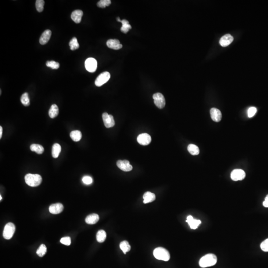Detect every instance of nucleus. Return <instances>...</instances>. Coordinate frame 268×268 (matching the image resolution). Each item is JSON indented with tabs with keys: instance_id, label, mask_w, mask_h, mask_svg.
Wrapping results in <instances>:
<instances>
[{
	"instance_id": "nucleus-1",
	"label": "nucleus",
	"mask_w": 268,
	"mask_h": 268,
	"mask_svg": "<svg viewBox=\"0 0 268 268\" xmlns=\"http://www.w3.org/2000/svg\"><path fill=\"white\" fill-rule=\"evenodd\" d=\"M217 262V257L213 254H208L202 257L199 261V265L202 268H207L215 265Z\"/></svg>"
},
{
	"instance_id": "nucleus-2",
	"label": "nucleus",
	"mask_w": 268,
	"mask_h": 268,
	"mask_svg": "<svg viewBox=\"0 0 268 268\" xmlns=\"http://www.w3.org/2000/svg\"><path fill=\"white\" fill-rule=\"evenodd\" d=\"M25 181L28 186L37 187L41 184L42 178L39 174H29L25 176Z\"/></svg>"
},
{
	"instance_id": "nucleus-3",
	"label": "nucleus",
	"mask_w": 268,
	"mask_h": 268,
	"mask_svg": "<svg viewBox=\"0 0 268 268\" xmlns=\"http://www.w3.org/2000/svg\"><path fill=\"white\" fill-rule=\"evenodd\" d=\"M154 256L158 260L168 261L170 258V254L167 250L163 247H158L155 248L154 252Z\"/></svg>"
},
{
	"instance_id": "nucleus-4",
	"label": "nucleus",
	"mask_w": 268,
	"mask_h": 268,
	"mask_svg": "<svg viewBox=\"0 0 268 268\" xmlns=\"http://www.w3.org/2000/svg\"><path fill=\"white\" fill-rule=\"evenodd\" d=\"M16 230V227L13 223H9L5 226L3 231V237L5 239H10L12 238Z\"/></svg>"
},
{
	"instance_id": "nucleus-5",
	"label": "nucleus",
	"mask_w": 268,
	"mask_h": 268,
	"mask_svg": "<svg viewBox=\"0 0 268 268\" xmlns=\"http://www.w3.org/2000/svg\"><path fill=\"white\" fill-rule=\"evenodd\" d=\"M110 74L109 72H104L100 74L97 77L95 81V84L97 86H101L109 81Z\"/></svg>"
},
{
	"instance_id": "nucleus-6",
	"label": "nucleus",
	"mask_w": 268,
	"mask_h": 268,
	"mask_svg": "<svg viewBox=\"0 0 268 268\" xmlns=\"http://www.w3.org/2000/svg\"><path fill=\"white\" fill-rule=\"evenodd\" d=\"M154 103L157 107L162 109L165 105V100L163 94L161 93H156L153 95Z\"/></svg>"
},
{
	"instance_id": "nucleus-7",
	"label": "nucleus",
	"mask_w": 268,
	"mask_h": 268,
	"mask_svg": "<svg viewBox=\"0 0 268 268\" xmlns=\"http://www.w3.org/2000/svg\"><path fill=\"white\" fill-rule=\"evenodd\" d=\"M85 67L88 72L90 73L96 72L97 67V61L93 58H89L85 60Z\"/></svg>"
},
{
	"instance_id": "nucleus-8",
	"label": "nucleus",
	"mask_w": 268,
	"mask_h": 268,
	"mask_svg": "<svg viewBox=\"0 0 268 268\" xmlns=\"http://www.w3.org/2000/svg\"><path fill=\"white\" fill-rule=\"evenodd\" d=\"M245 176V172L243 170L239 169H236L233 170L231 172V175H230L231 179L232 180L235 181L242 180L244 179Z\"/></svg>"
},
{
	"instance_id": "nucleus-9",
	"label": "nucleus",
	"mask_w": 268,
	"mask_h": 268,
	"mask_svg": "<svg viewBox=\"0 0 268 268\" xmlns=\"http://www.w3.org/2000/svg\"><path fill=\"white\" fill-rule=\"evenodd\" d=\"M102 119L104 124L106 128L113 127L115 125L114 117L112 115H109L107 113H104L102 114Z\"/></svg>"
},
{
	"instance_id": "nucleus-10",
	"label": "nucleus",
	"mask_w": 268,
	"mask_h": 268,
	"mask_svg": "<svg viewBox=\"0 0 268 268\" xmlns=\"http://www.w3.org/2000/svg\"><path fill=\"white\" fill-rule=\"evenodd\" d=\"M151 138L150 136L147 133L141 134L138 136L137 141L140 145L147 146L151 142Z\"/></svg>"
},
{
	"instance_id": "nucleus-11",
	"label": "nucleus",
	"mask_w": 268,
	"mask_h": 268,
	"mask_svg": "<svg viewBox=\"0 0 268 268\" xmlns=\"http://www.w3.org/2000/svg\"><path fill=\"white\" fill-rule=\"evenodd\" d=\"M117 166L121 170L125 172L131 171L133 169V167L130 165V162L127 160H119L117 161Z\"/></svg>"
},
{
	"instance_id": "nucleus-12",
	"label": "nucleus",
	"mask_w": 268,
	"mask_h": 268,
	"mask_svg": "<svg viewBox=\"0 0 268 268\" xmlns=\"http://www.w3.org/2000/svg\"><path fill=\"white\" fill-rule=\"evenodd\" d=\"M210 114L212 119L215 122H219L222 119V114L219 109L212 108L210 110Z\"/></svg>"
},
{
	"instance_id": "nucleus-13",
	"label": "nucleus",
	"mask_w": 268,
	"mask_h": 268,
	"mask_svg": "<svg viewBox=\"0 0 268 268\" xmlns=\"http://www.w3.org/2000/svg\"><path fill=\"white\" fill-rule=\"evenodd\" d=\"M64 209V207L62 204L56 203L52 204L49 207V212L52 214H59L61 213Z\"/></svg>"
},
{
	"instance_id": "nucleus-14",
	"label": "nucleus",
	"mask_w": 268,
	"mask_h": 268,
	"mask_svg": "<svg viewBox=\"0 0 268 268\" xmlns=\"http://www.w3.org/2000/svg\"><path fill=\"white\" fill-rule=\"evenodd\" d=\"M106 44L108 47L114 50H119L123 47L118 39H109L107 41Z\"/></svg>"
},
{
	"instance_id": "nucleus-15",
	"label": "nucleus",
	"mask_w": 268,
	"mask_h": 268,
	"mask_svg": "<svg viewBox=\"0 0 268 268\" xmlns=\"http://www.w3.org/2000/svg\"><path fill=\"white\" fill-rule=\"evenodd\" d=\"M186 222L188 223L190 228L193 230H196L198 228V226L201 223V221L199 219H194L192 216L189 215L187 216Z\"/></svg>"
},
{
	"instance_id": "nucleus-16",
	"label": "nucleus",
	"mask_w": 268,
	"mask_h": 268,
	"mask_svg": "<svg viewBox=\"0 0 268 268\" xmlns=\"http://www.w3.org/2000/svg\"><path fill=\"white\" fill-rule=\"evenodd\" d=\"M234 40V37L230 34L224 35L221 38L219 41V44L223 47H226L231 44Z\"/></svg>"
},
{
	"instance_id": "nucleus-17",
	"label": "nucleus",
	"mask_w": 268,
	"mask_h": 268,
	"mask_svg": "<svg viewBox=\"0 0 268 268\" xmlns=\"http://www.w3.org/2000/svg\"><path fill=\"white\" fill-rule=\"evenodd\" d=\"M51 31L49 29H47L46 31H44L43 33L42 34L41 36H40V39H39V42L41 45H45L48 42L49 40L50 39L51 36Z\"/></svg>"
},
{
	"instance_id": "nucleus-18",
	"label": "nucleus",
	"mask_w": 268,
	"mask_h": 268,
	"mask_svg": "<svg viewBox=\"0 0 268 268\" xmlns=\"http://www.w3.org/2000/svg\"><path fill=\"white\" fill-rule=\"evenodd\" d=\"M83 16V12L80 9H77L73 11L71 14V19L76 24L81 23Z\"/></svg>"
},
{
	"instance_id": "nucleus-19",
	"label": "nucleus",
	"mask_w": 268,
	"mask_h": 268,
	"mask_svg": "<svg viewBox=\"0 0 268 268\" xmlns=\"http://www.w3.org/2000/svg\"><path fill=\"white\" fill-rule=\"evenodd\" d=\"M100 219V216L96 214H90L85 219V222L89 224H94L97 223Z\"/></svg>"
},
{
	"instance_id": "nucleus-20",
	"label": "nucleus",
	"mask_w": 268,
	"mask_h": 268,
	"mask_svg": "<svg viewBox=\"0 0 268 268\" xmlns=\"http://www.w3.org/2000/svg\"><path fill=\"white\" fill-rule=\"evenodd\" d=\"M143 203H149L155 200V195L150 192H147L143 195Z\"/></svg>"
},
{
	"instance_id": "nucleus-21",
	"label": "nucleus",
	"mask_w": 268,
	"mask_h": 268,
	"mask_svg": "<svg viewBox=\"0 0 268 268\" xmlns=\"http://www.w3.org/2000/svg\"><path fill=\"white\" fill-rule=\"evenodd\" d=\"M70 137L74 142H78L81 139L82 134L81 132L80 131L74 130L73 131L71 132V133H70Z\"/></svg>"
},
{
	"instance_id": "nucleus-22",
	"label": "nucleus",
	"mask_w": 268,
	"mask_h": 268,
	"mask_svg": "<svg viewBox=\"0 0 268 268\" xmlns=\"http://www.w3.org/2000/svg\"><path fill=\"white\" fill-rule=\"evenodd\" d=\"M58 107L56 104H53L49 110V116L51 118H54L58 115Z\"/></svg>"
},
{
	"instance_id": "nucleus-23",
	"label": "nucleus",
	"mask_w": 268,
	"mask_h": 268,
	"mask_svg": "<svg viewBox=\"0 0 268 268\" xmlns=\"http://www.w3.org/2000/svg\"><path fill=\"white\" fill-rule=\"evenodd\" d=\"M61 151V147L58 143H55L52 147V155L54 158H57Z\"/></svg>"
},
{
	"instance_id": "nucleus-24",
	"label": "nucleus",
	"mask_w": 268,
	"mask_h": 268,
	"mask_svg": "<svg viewBox=\"0 0 268 268\" xmlns=\"http://www.w3.org/2000/svg\"><path fill=\"white\" fill-rule=\"evenodd\" d=\"M122 27H121V31L124 33H127L129 31L130 29H131V25L129 24V21L126 20H121Z\"/></svg>"
},
{
	"instance_id": "nucleus-25",
	"label": "nucleus",
	"mask_w": 268,
	"mask_h": 268,
	"mask_svg": "<svg viewBox=\"0 0 268 268\" xmlns=\"http://www.w3.org/2000/svg\"><path fill=\"white\" fill-rule=\"evenodd\" d=\"M106 238V233L103 230H100L96 234V240L100 243H102Z\"/></svg>"
},
{
	"instance_id": "nucleus-26",
	"label": "nucleus",
	"mask_w": 268,
	"mask_h": 268,
	"mask_svg": "<svg viewBox=\"0 0 268 268\" xmlns=\"http://www.w3.org/2000/svg\"><path fill=\"white\" fill-rule=\"evenodd\" d=\"M31 151H35L38 154H42L44 152V148L42 146L38 144H32L31 145Z\"/></svg>"
},
{
	"instance_id": "nucleus-27",
	"label": "nucleus",
	"mask_w": 268,
	"mask_h": 268,
	"mask_svg": "<svg viewBox=\"0 0 268 268\" xmlns=\"http://www.w3.org/2000/svg\"><path fill=\"white\" fill-rule=\"evenodd\" d=\"M188 150L192 155H196L200 153L199 147L193 144H190L188 146Z\"/></svg>"
},
{
	"instance_id": "nucleus-28",
	"label": "nucleus",
	"mask_w": 268,
	"mask_h": 268,
	"mask_svg": "<svg viewBox=\"0 0 268 268\" xmlns=\"http://www.w3.org/2000/svg\"><path fill=\"white\" fill-rule=\"evenodd\" d=\"M120 248L122 250V251L124 253L126 254V253L129 252L131 250V246L128 243L127 241H123L121 242L120 244Z\"/></svg>"
},
{
	"instance_id": "nucleus-29",
	"label": "nucleus",
	"mask_w": 268,
	"mask_h": 268,
	"mask_svg": "<svg viewBox=\"0 0 268 268\" xmlns=\"http://www.w3.org/2000/svg\"><path fill=\"white\" fill-rule=\"evenodd\" d=\"M69 46L70 47L71 50H75L76 49H78L79 48L80 45L78 42L77 38L73 37L71 40L69 42Z\"/></svg>"
},
{
	"instance_id": "nucleus-30",
	"label": "nucleus",
	"mask_w": 268,
	"mask_h": 268,
	"mask_svg": "<svg viewBox=\"0 0 268 268\" xmlns=\"http://www.w3.org/2000/svg\"><path fill=\"white\" fill-rule=\"evenodd\" d=\"M21 103L25 106H28L30 105V100H29L28 94L27 92L24 93L21 96L20 98Z\"/></svg>"
},
{
	"instance_id": "nucleus-31",
	"label": "nucleus",
	"mask_w": 268,
	"mask_h": 268,
	"mask_svg": "<svg viewBox=\"0 0 268 268\" xmlns=\"http://www.w3.org/2000/svg\"><path fill=\"white\" fill-rule=\"evenodd\" d=\"M47 252V247L45 245L42 244L39 246L38 249H37L36 251V254L38 255L39 257H43L45 255V254Z\"/></svg>"
},
{
	"instance_id": "nucleus-32",
	"label": "nucleus",
	"mask_w": 268,
	"mask_h": 268,
	"mask_svg": "<svg viewBox=\"0 0 268 268\" xmlns=\"http://www.w3.org/2000/svg\"><path fill=\"white\" fill-rule=\"evenodd\" d=\"M45 2L43 0H37L36 1V8L38 12H42L44 9V5Z\"/></svg>"
},
{
	"instance_id": "nucleus-33",
	"label": "nucleus",
	"mask_w": 268,
	"mask_h": 268,
	"mask_svg": "<svg viewBox=\"0 0 268 268\" xmlns=\"http://www.w3.org/2000/svg\"><path fill=\"white\" fill-rule=\"evenodd\" d=\"M111 4L110 0H101L98 2L97 4V7L100 8H104L106 7L109 6Z\"/></svg>"
},
{
	"instance_id": "nucleus-34",
	"label": "nucleus",
	"mask_w": 268,
	"mask_h": 268,
	"mask_svg": "<svg viewBox=\"0 0 268 268\" xmlns=\"http://www.w3.org/2000/svg\"><path fill=\"white\" fill-rule=\"evenodd\" d=\"M46 65L48 67H50L52 69H58L60 67L59 63L54 61H47Z\"/></svg>"
},
{
	"instance_id": "nucleus-35",
	"label": "nucleus",
	"mask_w": 268,
	"mask_h": 268,
	"mask_svg": "<svg viewBox=\"0 0 268 268\" xmlns=\"http://www.w3.org/2000/svg\"><path fill=\"white\" fill-rule=\"evenodd\" d=\"M82 181L83 183L85 184L86 185L91 184L92 183V182H93L92 178L91 177L89 176H85L83 177Z\"/></svg>"
},
{
	"instance_id": "nucleus-36",
	"label": "nucleus",
	"mask_w": 268,
	"mask_h": 268,
	"mask_svg": "<svg viewBox=\"0 0 268 268\" xmlns=\"http://www.w3.org/2000/svg\"><path fill=\"white\" fill-rule=\"evenodd\" d=\"M60 242L65 245L69 246L71 243V240L70 237H65L61 238Z\"/></svg>"
},
{
	"instance_id": "nucleus-37",
	"label": "nucleus",
	"mask_w": 268,
	"mask_h": 268,
	"mask_svg": "<svg viewBox=\"0 0 268 268\" xmlns=\"http://www.w3.org/2000/svg\"><path fill=\"white\" fill-rule=\"evenodd\" d=\"M260 247L264 252H268V238L262 242Z\"/></svg>"
},
{
	"instance_id": "nucleus-38",
	"label": "nucleus",
	"mask_w": 268,
	"mask_h": 268,
	"mask_svg": "<svg viewBox=\"0 0 268 268\" xmlns=\"http://www.w3.org/2000/svg\"><path fill=\"white\" fill-rule=\"evenodd\" d=\"M257 112V109L255 107H251L248 110V116L249 118L253 117Z\"/></svg>"
},
{
	"instance_id": "nucleus-39",
	"label": "nucleus",
	"mask_w": 268,
	"mask_h": 268,
	"mask_svg": "<svg viewBox=\"0 0 268 268\" xmlns=\"http://www.w3.org/2000/svg\"><path fill=\"white\" fill-rule=\"evenodd\" d=\"M263 205L264 207L268 208V195L266 197L265 201L263 202Z\"/></svg>"
},
{
	"instance_id": "nucleus-40",
	"label": "nucleus",
	"mask_w": 268,
	"mask_h": 268,
	"mask_svg": "<svg viewBox=\"0 0 268 268\" xmlns=\"http://www.w3.org/2000/svg\"><path fill=\"white\" fill-rule=\"evenodd\" d=\"M2 133H3V128L2 126H1L0 127V139H1Z\"/></svg>"
},
{
	"instance_id": "nucleus-41",
	"label": "nucleus",
	"mask_w": 268,
	"mask_h": 268,
	"mask_svg": "<svg viewBox=\"0 0 268 268\" xmlns=\"http://www.w3.org/2000/svg\"><path fill=\"white\" fill-rule=\"evenodd\" d=\"M117 20L119 22H121V20L120 19L119 17H117Z\"/></svg>"
},
{
	"instance_id": "nucleus-42",
	"label": "nucleus",
	"mask_w": 268,
	"mask_h": 268,
	"mask_svg": "<svg viewBox=\"0 0 268 268\" xmlns=\"http://www.w3.org/2000/svg\"><path fill=\"white\" fill-rule=\"evenodd\" d=\"M2 197L1 195V196H0V200H2Z\"/></svg>"
}]
</instances>
